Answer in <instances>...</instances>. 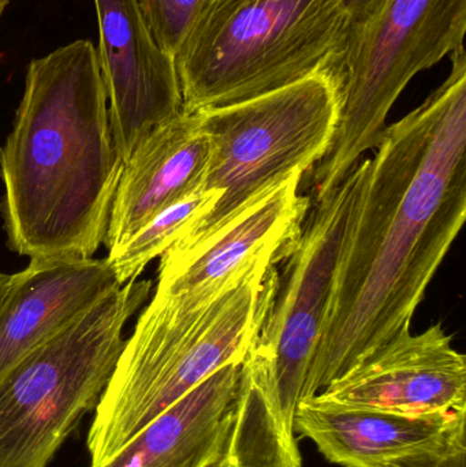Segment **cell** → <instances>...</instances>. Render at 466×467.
Listing matches in <instances>:
<instances>
[{
  "label": "cell",
  "mask_w": 466,
  "mask_h": 467,
  "mask_svg": "<svg viewBox=\"0 0 466 467\" xmlns=\"http://www.w3.org/2000/svg\"><path fill=\"white\" fill-rule=\"evenodd\" d=\"M421 106L388 126L344 242L303 400L322 392L413 315L466 218V51Z\"/></svg>",
  "instance_id": "6da1fadb"
},
{
  "label": "cell",
  "mask_w": 466,
  "mask_h": 467,
  "mask_svg": "<svg viewBox=\"0 0 466 467\" xmlns=\"http://www.w3.org/2000/svg\"><path fill=\"white\" fill-rule=\"evenodd\" d=\"M122 169L95 44L71 41L33 59L0 150L10 249L30 260L92 258Z\"/></svg>",
  "instance_id": "7a4b0ae2"
},
{
  "label": "cell",
  "mask_w": 466,
  "mask_h": 467,
  "mask_svg": "<svg viewBox=\"0 0 466 467\" xmlns=\"http://www.w3.org/2000/svg\"><path fill=\"white\" fill-rule=\"evenodd\" d=\"M284 257L265 250L218 282L152 296L96 406L87 439L90 467L106 465L216 370L243 364L275 298Z\"/></svg>",
  "instance_id": "3957f363"
},
{
  "label": "cell",
  "mask_w": 466,
  "mask_h": 467,
  "mask_svg": "<svg viewBox=\"0 0 466 467\" xmlns=\"http://www.w3.org/2000/svg\"><path fill=\"white\" fill-rule=\"evenodd\" d=\"M341 0H202L175 57L183 109H216L289 87L344 48Z\"/></svg>",
  "instance_id": "277c9868"
},
{
  "label": "cell",
  "mask_w": 466,
  "mask_h": 467,
  "mask_svg": "<svg viewBox=\"0 0 466 467\" xmlns=\"http://www.w3.org/2000/svg\"><path fill=\"white\" fill-rule=\"evenodd\" d=\"M466 0H379L350 26L327 66L339 92L330 150L308 172L314 202L336 189L374 150L405 88L421 71L465 48Z\"/></svg>",
  "instance_id": "5b68a950"
},
{
  "label": "cell",
  "mask_w": 466,
  "mask_h": 467,
  "mask_svg": "<svg viewBox=\"0 0 466 467\" xmlns=\"http://www.w3.org/2000/svg\"><path fill=\"white\" fill-rule=\"evenodd\" d=\"M152 282L131 280L0 379V467H47L95 410Z\"/></svg>",
  "instance_id": "8992f818"
},
{
  "label": "cell",
  "mask_w": 466,
  "mask_h": 467,
  "mask_svg": "<svg viewBox=\"0 0 466 467\" xmlns=\"http://www.w3.org/2000/svg\"><path fill=\"white\" fill-rule=\"evenodd\" d=\"M199 112L211 142L202 191L222 196L177 242L197 241L215 232L295 172L308 174L333 142L338 85L326 67L259 98Z\"/></svg>",
  "instance_id": "52a82bcc"
},
{
  "label": "cell",
  "mask_w": 466,
  "mask_h": 467,
  "mask_svg": "<svg viewBox=\"0 0 466 467\" xmlns=\"http://www.w3.org/2000/svg\"><path fill=\"white\" fill-rule=\"evenodd\" d=\"M371 159L312 202L297 239L285 255L275 298L248 356L243 373L303 400L315 350L327 316L345 238L363 193Z\"/></svg>",
  "instance_id": "ba28073f"
},
{
  "label": "cell",
  "mask_w": 466,
  "mask_h": 467,
  "mask_svg": "<svg viewBox=\"0 0 466 467\" xmlns=\"http://www.w3.org/2000/svg\"><path fill=\"white\" fill-rule=\"evenodd\" d=\"M93 3L112 139L125 163L150 131L182 111V93L174 57L156 43L137 0Z\"/></svg>",
  "instance_id": "9c48e42d"
},
{
  "label": "cell",
  "mask_w": 466,
  "mask_h": 467,
  "mask_svg": "<svg viewBox=\"0 0 466 467\" xmlns=\"http://www.w3.org/2000/svg\"><path fill=\"white\" fill-rule=\"evenodd\" d=\"M466 410L404 414L352 408L319 394L301 400L297 435L342 467H429L466 447Z\"/></svg>",
  "instance_id": "30bf717a"
},
{
  "label": "cell",
  "mask_w": 466,
  "mask_h": 467,
  "mask_svg": "<svg viewBox=\"0 0 466 467\" xmlns=\"http://www.w3.org/2000/svg\"><path fill=\"white\" fill-rule=\"evenodd\" d=\"M319 395L352 408L416 416L466 410V358L435 324L423 334H399Z\"/></svg>",
  "instance_id": "8fae6325"
},
{
  "label": "cell",
  "mask_w": 466,
  "mask_h": 467,
  "mask_svg": "<svg viewBox=\"0 0 466 467\" xmlns=\"http://www.w3.org/2000/svg\"><path fill=\"white\" fill-rule=\"evenodd\" d=\"M304 177L295 172L215 232L197 241L175 242L161 254L155 294L175 296L218 282L265 250L289 252L312 205L300 194Z\"/></svg>",
  "instance_id": "7c38bea8"
},
{
  "label": "cell",
  "mask_w": 466,
  "mask_h": 467,
  "mask_svg": "<svg viewBox=\"0 0 466 467\" xmlns=\"http://www.w3.org/2000/svg\"><path fill=\"white\" fill-rule=\"evenodd\" d=\"M120 287L107 258L30 260L0 302V379Z\"/></svg>",
  "instance_id": "4fadbf2b"
},
{
  "label": "cell",
  "mask_w": 466,
  "mask_h": 467,
  "mask_svg": "<svg viewBox=\"0 0 466 467\" xmlns=\"http://www.w3.org/2000/svg\"><path fill=\"white\" fill-rule=\"evenodd\" d=\"M210 156L199 111L182 109L150 131L123 163L103 242L109 254L161 211L199 192Z\"/></svg>",
  "instance_id": "5bb4252c"
},
{
  "label": "cell",
  "mask_w": 466,
  "mask_h": 467,
  "mask_svg": "<svg viewBox=\"0 0 466 467\" xmlns=\"http://www.w3.org/2000/svg\"><path fill=\"white\" fill-rule=\"evenodd\" d=\"M241 364L216 370L101 467H212L232 422Z\"/></svg>",
  "instance_id": "9a60e30c"
},
{
  "label": "cell",
  "mask_w": 466,
  "mask_h": 467,
  "mask_svg": "<svg viewBox=\"0 0 466 467\" xmlns=\"http://www.w3.org/2000/svg\"><path fill=\"white\" fill-rule=\"evenodd\" d=\"M221 196L219 192L200 189L182 202L161 211L107 255L119 285L137 280L150 261L161 257L200 219L210 213Z\"/></svg>",
  "instance_id": "2e32d148"
},
{
  "label": "cell",
  "mask_w": 466,
  "mask_h": 467,
  "mask_svg": "<svg viewBox=\"0 0 466 467\" xmlns=\"http://www.w3.org/2000/svg\"><path fill=\"white\" fill-rule=\"evenodd\" d=\"M202 0H137L158 46L177 57Z\"/></svg>",
  "instance_id": "e0dca14e"
},
{
  "label": "cell",
  "mask_w": 466,
  "mask_h": 467,
  "mask_svg": "<svg viewBox=\"0 0 466 467\" xmlns=\"http://www.w3.org/2000/svg\"><path fill=\"white\" fill-rule=\"evenodd\" d=\"M379 0H341L350 24H357L361 19L366 18Z\"/></svg>",
  "instance_id": "ac0fdd59"
},
{
  "label": "cell",
  "mask_w": 466,
  "mask_h": 467,
  "mask_svg": "<svg viewBox=\"0 0 466 467\" xmlns=\"http://www.w3.org/2000/svg\"><path fill=\"white\" fill-rule=\"evenodd\" d=\"M429 467H466V447L454 450L450 454L446 455L442 460L437 461Z\"/></svg>",
  "instance_id": "d6986e66"
},
{
  "label": "cell",
  "mask_w": 466,
  "mask_h": 467,
  "mask_svg": "<svg viewBox=\"0 0 466 467\" xmlns=\"http://www.w3.org/2000/svg\"><path fill=\"white\" fill-rule=\"evenodd\" d=\"M8 280H10V276L0 272V302H2L5 291H7Z\"/></svg>",
  "instance_id": "ffe728a7"
},
{
  "label": "cell",
  "mask_w": 466,
  "mask_h": 467,
  "mask_svg": "<svg viewBox=\"0 0 466 467\" xmlns=\"http://www.w3.org/2000/svg\"><path fill=\"white\" fill-rule=\"evenodd\" d=\"M8 3H10V0H0V18H2L3 13L7 8Z\"/></svg>",
  "instance_id": "44dd1931"
}]
</instances>
